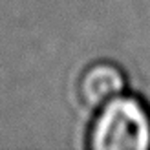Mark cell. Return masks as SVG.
Instances as JSON below:
<instances>
[{
    "instance_id": "obj_2",
    "label": "cell",
    "mask_w": 150,
    "mask_h": 150,
    "mask_svg": "<svg viewBox=\"0 0 150 150\" xmlns=\"http://www.w3.org/2000/svg\"><path fill=\"white\" fill-rule=\"evenodd\" d=\"M128 90L126 71L114 61H95L81 73L79 97L82 104L95 112L110 99L125 93Z\"/></svg>"
},
{
    "instance_id": "obj_1",
    "label": "cell",
    "mask_w": 150,
    "mask_h": 150,
    "mask_svg": "<svg viewBox=\"0 0 150 150\" xmlns=\"http://www.w3.org/2000/svg\"><path fill=\"white\" fill-rule=\"evenodd\" d=\"M88 150H150V104L126 90L93 112Z\"/></svg>"
}]
</instances>
